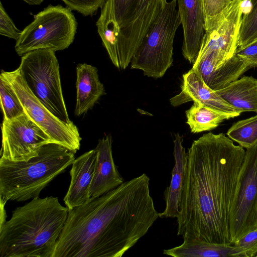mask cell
<instances>
[{
	"label": "cell",
	"instance_id": "1",
	"mask_svg": "<svg viewBox=\"0 0 257 257\" xmlns=\"http://www.w3.org/2000/svg\"><path fill=\"white\" fill-rule=\"evenodd\" d=\"M245 153L223 134L209 132L193 142L188 149L177 217L178 236L183 240L231 243L229 212Z\"/></svg>",
	"mask_w": 257,
	"mask_h": 257
},
{
	"label": "cell",
	"instance_id": "2",
	"mask_svg": "<svg viewBox=\"0 0 257 257\" xmlns=\"http://www.w3.org/2000/svg\"><path fill=\"white\" fill-rule=\"evenodd\" d=\"M145 174L69 210L52 257H121L159 213Z\"/></svg>",
	"mask_w": 257,
	"mask_h": 257
},
{
	"label": "cell",
	"instance_id": "3",
	"mask_svg": "<svg viewBox=\"0 0 257 257\" xmlns=\"http://www.w3.org/2000/svg\"><path fill=\"white\" fill-rule=\"evenodd\" d=\"M69 210L53 196L16 208L0 225V257H52Z\"/></svg>",
	"mask_w": 257,
	"mask_h": 257
},
{
	"label": "cell",
	"instance_id": "4",
	"mask_svg": "<svg viewBox=\"0 0 257 257\" xmlns=\"http://www.w3.org/2000/svg\"><path fill=\"white\" fill-rule=\"evenodd\" d=\"M167 0H106L96 25L109 57L125 69Z\"/></svg>",
	"mask_w": 257,
	"mask_h": 257
},
{
	"label": "cell",
	"instance_id": "5",
	"mask_svg": "<svg viewBox=\"0 0 257 257\" xmlns=\"http://www.w3.org/2000/svg\"><path fill=\"white\" fill-rule=\"evenodd\" d=\"M74 154L59 144L50 143L27 161L0 159L1 200L22 202L39 197L43 189L72 165Z\"/></svg>",
	"mask_w": 257,
	"mask_h": 257
},
{
	"label": "cell",
	"instance_id": "6",
	"mask_svg": "<svg viewBox=\"0 0 257 257\" xmlns=\"http://www.w3.org/2000/svg\"><path fill=\"white\" fill-rule=\"evenodd\" d=\"M177 2H167L145 35L131 62V68L155 79L162 77L173 61V43L181 23Z\"/></svg>",
	"mask_w": 257,
	"mask_h": 257
},
{
	"label": "cell",
	"instance_id": "7",
	"mask_svg": "<svg viewBox=\"0 0 257 257\" xmlns=\"http://www.w3.org/2000/svg\"><path fill=\"white\" fill-rule=\"evenodd\" d=\"M77 27L71 10L61 5H50L34 15L33 21L21 31L15 51L23 56L38 49L63 50L73 43Z\"/></svg>",
	"mask_w": 257,
	"mask_h": 257
},
{
	"label": "cell",
	"instance_id": "8",
	"mask_svg": "<svg viewBox=\"0 0 257 257\" xmlns=\"http://www.w3.org/2000/svg\"><path fill=\"white\" fill-rule=\"evenodd\" d=\"M55 51L38 49L22 56L19 68L33 94L55 116L71 123L63 96Z\"/></svg>",
	"mask_w": 257,
	"mask_h": 257
},
{
	"label": "cell",
	"instance_id": "9",
	"mask_svg": "<svg viewBox=\"0 0 257 257\" xmlns=\"http://www.w3.org/2000/svg\"><path fill=\"white\" fill-rule=\"evenodd\" d=\"M18 96L27 115L50 138L75 153L79 150L81 138L77 126L55 116L31 92L18 68L13 71H2Z\"/></svg>",
	"mask_w": 257,
	"mask_h": 257
},
{
	"label": "cell",
	"instance_id": "10",
	"mask_svg": "<svg viewBox=\"0 0 257 257\" xmlns=\"http://www.w3.org/2000/svg\"><path fill=\"white\" fill-rule=\"evenodd\" d=\"M229 228L232 244L257 228V145L245 150L229 212Z\"/></svg>",
	"mask_w": 257,
	"mask_h": 257
},
{
	"label": "cell",
	"instance_id": "11",
	"mask_svg": "<svg viewBox=\"0 0 257 257\" xmlns=\"http://www.w3.org/2000/svg\"><path fill=\"white\" fill-rule=\"evenodd\" d=\"M2 132L1 159L10 161H27L37 156L44 145L53 143L25 112L10 119H4Z\"/></svg>",
	"mask_w": 257,
	"mask_h": 257
},
{
	"label": "cell",
	"instance_id": "12",
	"mask_svg": "<svg viewBox=\"0 0 257 257\" xmlns=\"http://www.w3.org/2000/svg\"><path fill=\"white\" fill-rule=\"evenodd\" d=\"M243 0H232L223 18L205 31L197 58L206 57L219 67L236 53L242 16Z\"/></svg>",
	"mask_w": 257,
	"mask_h": 257
},
{
	"label": "cell",
	"instance_id": "13",
	"mask_svg": "<svg viewBox=\"0 0 257 257\" xmlns=\"http://www.w3.org/2000/svg\"><path fill=\"white\" fill-rule=\"evenodd\" d=\"M181 91L170 100L174 107L190 101H197L229 115L231 118L241 113L224 100L217 92L208 86L197 71L191 68L183 75Z\"/></svg>",
	"mask_w": 257,
	"mask_h": 257
},
{
	"label": "cell",
	"instance_id": "14",
	"mask_svg": "<svg viewBox=\"0 0 257 257\" xmlns=\"http://www.w3.org/2000/svg\"><path fill=\"white\" fill-rule=\"evenodd\" d=\"M183 30L182 55L193 64L205 32L202 0H176Z\"/></svg>",
	"mask_w": 257,
	"mask_h": 257
},
{
	"label": "cell",
	"instance_id": "15",
	"mask_svg": "<svg viewBox=\"0 0 257 257\" xmlns=\"http://www.w3.org/2000/svg\"><path fill=\"white\" fill-rule=\"evenodd\" d=\"M97 158V153L94 149L75 159L72 164L70 183L63 199L69 209L85 204L90 199L89 190Z\"/></svg>",
	"mask_w": 257,
	"mask_h": 257
},
{
	"label": "cell",
	"instance_id": "16",
	"mask_svg": "<svg viewBox=\"0 0 257 257\" xmlns=\"http://www.w3.org/2000/svg\"><path fill=\"white\" fill-rule=\"evenodd\" d=\"M111 145V137L107 135L99 140L95 148L97 158L89 190L90 198L99 197L124 182L114 163Z\"/></svg>",
	"mask_w": 257,
	"mask_h": 257
},
{
	"label": "cell",
	"instance_id": "17",
	"mask_svg": "<svg viewBox=\"0 0 257 257\" xmlns=\"http://www.w3.org/2000/svg\"><path fill=\"white\" fill-rule=\"evenodd\" d=\"M192 68L195 69L205 83L214 91L221 89L250 68L235 54L219 67H215L206 57L197 58Z\"/></svg>",
	"mask_w": 257,
	"mask_h": 257
},
{
	"label": "cell",
	"instance_id": "18",
	"mask_svg": "<svg viewBox=\"0 0 257 257\" xmlns=\"http://www.w3.org/2000/svg\"><path fill=\"white\" fill-rule=\"evenodd\" d=\"M184 137L175 134L174 157L175 165L172 171V178L169 186L164 192L165 208L159 213L160 218H177L183 187L188 154L182 145Z\"/></svg>",
	"mask_w": 257,
	"mask_h": 257
},
{
	"label": "cell",
	"instance_id": "19",
	"mask_svg": "<svg viewBox=\"0 0 257 257\" xmlns=\"http://www.w3.org/2000/svg\"><path fill=\"white\" fill-rule=\"evenodd\" d=\"M76 69V101L75 114L79 116L91 108L105 93L99 79L97 69L86 63L78 64Z\"/></svg>",
	"mask_w": 257,
	"mask_h": 257
},
{
	"label": "cell",
	"instance_id": "20",
	"mask_svg": "<svg viewBox=\"0 0 257 257\" xmlns=\"http://www.w3.org/2000/svg\"><path fill=\"white\" fill-rule=\"evenodd\" d=\"M226 102L241 112L257 113V79L243 76L215 91Z\"/></svg>",
	"mask_w": 257,
	"mask_h": 257
},
{
	"label": "cell",
	"instance_id": "21",
	"mask_svg": "<svg viewBox=\"0 0 257 257\" xmlns=\"http://www.w3.org/2000/svg\"><path fill=\"white\" fill-rule=\"evenodd\" d=\"M232 243L220 244L184 240L181 245L164 249L163 254L174 257H233Z\"/></svg>",
	"mask_w": 257,
	"mask_h": 257
},
{
	"label": "cell",
	"instance_id": "22",
	"mask_svg": "<svg viewBox=\"0 0 257 257\" xmlns=\"http://www.w3.org/2000/svg\"><path fill=\"white\" fill-rule=\"evenodd\" d=\"M193 102L192 106L186 111V123L192 133L211 131L216 128L224 120L231 118L198 101Z\"/></svg>",
	"mask_w": 257,
	"mask_h": 257
},
{
	"label": "cell",
	"instance_id": "23",
	"mask_svg": "<svg viewBox=\"0 0 257 257\" xmlns=\"http://www.w3.org/2000/svg\"><path fill=\"white\" fill-rule=\"evenodd\" d=\"M229 138L246 149L257 145V114L234 123L227 132Z\"/></svg>",
	"mask_w": 257,
	"mask_h": 257
},
{
	"label": "cell",
	"instance_id": "24",
	"mask_svg": "<svg viewBox=\"0 0 257 257\" xmlns=\"http://www.w3.org/2000/svg\"><path fill=\"white\" fill-rule=\"evenodd\" d=\"M248 8L242 10L238 47L242 48L257 40V0H243Z\"/></svg>",
	"mask_w": 257,
	"mask_h": 257
},
{
	"label": "cell",
	"instance_id": "25",
	"mask_svg": "<svg viewBox=\"0 0 257 257\" xmlns=\"http://www.w3.org/2000/svg\"><path fill=\"white\" fill-rule=\"evenodd\" d=\"M0 99L4 119H10L25 113L15 90L4 75H0Z\"/></svg>",
	"mask_w": 257,
	"mask_h": 257
},
{
	"label": "cell",
	"instance_id": "26",
	"mask_svg": "<svg viewBox=\"0 0 257 257\" xmlns=\"http://www.w3.org/2000/svg\"><path fill=\"white\" fill-rule=\"evenodd\" d=\"M232 0H202L205 31L213 28L221 21Z\"/></svg>",
	"mask_w": 257,
	"mask_h": 257
},
{
	"label": "cell",
	"instance_id": "27",
	"mask_svg": "<svg viewBox=\"0 0 257 257\" xmlns=\"http://www.w3.org/2000/svg\"><path fill=\"white\" fill-rule=\"evenodd\" d=\"M232 244L233 257L257 256V228L247 233Z\"/></svg>",
	"mask_w": 257,
	"mask_h": 257
},
{
	"label": "cell",
	"instance_id": "28",
	"mask_svg": "<svg viewBox=\"0 0 257 257\" xmlns=\"http://www.w3.org/2000/svg\"><path fill=\"white\" fill-rule=\"evenodd\" d=\"M71 10L77 11L84 16L94 15L102 8L106 0H60Z\"/></svg>",
	"mask_w": 257,
	"mask_h": 257
},
{
	"label": "cell",
	"instance_id": "29",
	"mask_svg": "<svg viewBox=\"0 0 257 257\" xmlns=\"http://www.w3.org/2000/svg\"><path fill=\"white\" fill-rule=\"evenodd\" d=\"M21 31L16 27L12 20L5 11L0 2V34L17 40Z\"/></svg>",
	"mask_w": 257,
	"mask_h": 257
},
{
	"label": "cell",
	"instance_id": "30",
	"mask_svg": "<svg viewBox=\"0 0 257 257\" xmlns=\"http://www.w3.org/2000/svg\"><path fill=\"white\" fill-rule=\"evenodd\" d=\"M235 55L250 68L257 67V40L242 48H237Z\"/></svg>",
	"mask_w": 257,
	"mask_h": 257
},
{
	"label": "cell",
	"instance_id": "31",
	"mask_svg": "<svg viewBox=\"0 0 257 257\" xmlns=\"http://www.w3.org/2000/svg\"><path fill=\"white\" fill-rule=\"evenodd\" d=\"M30 5H40L44 0H22Z\"/></svg>",
	"mask_w": 257,
	"mask_h": 257
}]
</instances>
